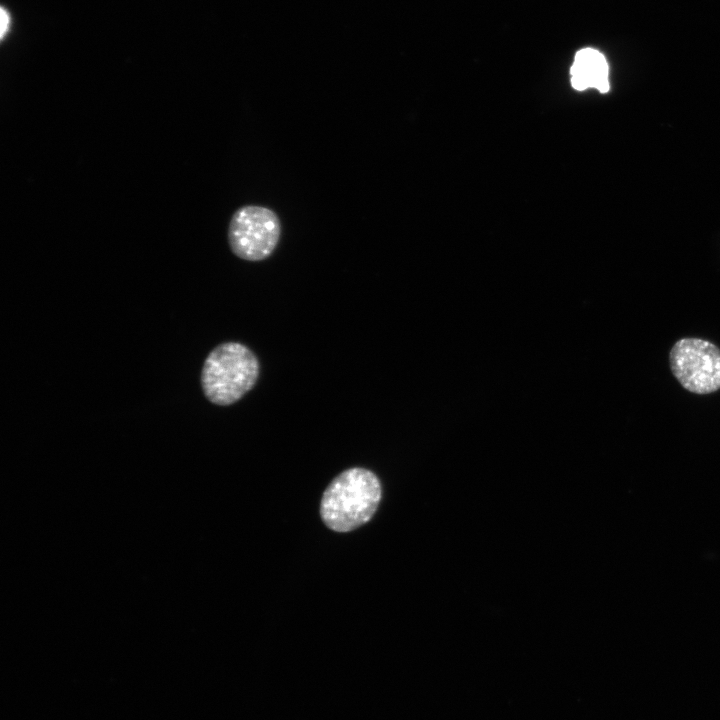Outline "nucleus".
I'll return each mask as SVG.
<instances>
[{"instance_id":"7ed1b4c3","label":"nucleus","mask_w":720,"mask_h":720,"mask_svg":"<svg viewBox=\"0 0 720 720\" xmlns=\"http://www.w3.org/2000/svg\"><path fill=\"white\" fill-rule=\"evenodd\" d=\"M227 236L235 256L251 262L262 261L274 252L279 243L280 219L270 208L246 205L232 215Z\"/></svg>"},{"instance_id":"f03ea898","label":"nucleus","mask_w":720,"mask_h":720,"mask_svg":"<svg viewBox=\"0 0 720 720\" xmlns=\"http://www.w3.org/2000/svg\"><path fill=\"white\" fill-rule=\"evenodd\" d=\"M259 372V361L252 350L239 342H225L205 359L201 371L202 390L211 403L228 406L255 386Z\"/></svg>"},{"instance_id":"20e7f679","label":"nucleus","mask_w":720,"mask_h":720,"mask_svg":"<svg viewBox=\"0 0 720 720\" xmlns=\"http://www.w3.org/2000/svg\"><path fill=\"white\" fill-rule=\"evenodd\" d=\"M670 369L689 392L709 394L720 389V349L704 339L682 338L669 353Z\"/></svg>"},{"instance_id":"423d86ee","label":"nucleus","mask_w":720,"mask_h":720,"mask_svg":"<svg viewBox=\"0 0 720 720\" xmlns=\"http://www.w3.org/2000/svg\"><path fill=\"white\" fill-rule=\"evenodd\" d=\"M0 22H1V37H4L5 33L8 30V27H9L10 18H9L8 12L6 10H4L3 8L1 9Z\"/></svg>"},{"instance_id":"39448f33","label":"nucleus","mask_w":720,"mask_h":720,"mask_svg":"<svg viewBox=\"0 0 720 720\" xmlns=\"http://www.w3.org/2000/svg\"><path fill=\"white\" fill-rule=\"evenodd\" d=\"M608 64L598 50L583 48L574 57L570 69L571 84L576 90L596 88L601 93L609 90Z\"/></svg>"},{"instance_id":"f257e3e1","label":"nucleus","mask_w":720,"mask_h":720,"mask_svg":"<svg viewBox=\"0 0 720 720\" xmlns=\"http://www.w3.org/2000/svg\"><path fill=\"white\" fill-rule=\"evenodd\" d=\"M381 484L370 470L354 467L341 472L325 489L320 515L336 532H349L367 523L381 500Z\"/></svg>"}]
</instances>
